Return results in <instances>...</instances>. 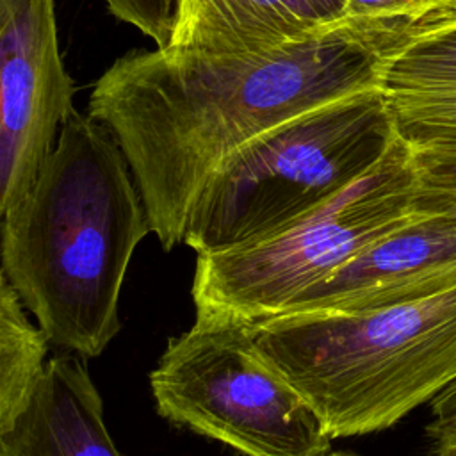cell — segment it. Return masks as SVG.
I'll return each instance as SVG.
<instances>
[{
  "label": "cell",
  "instance_id": "6da1fadb",
  "mask_svg": "<svg viewBox=\"0 0 456 456\" xmlns=\"http://www.w3.org/2000/svg\"><path fill=\"white\" fill-rule=\"evenodd\" d=\"M394 37L344 18L262 53L132 50L96 80L87 114L118 141L151 232L169 251L183 242L196 196L233 153L299 114L378 87Z\"/></svg>",
  "mask_w": 456,
  "mask_h": 456
},
{
  "label": "cell",
  "instance_id": "7a4b0ae2",
  "mask_svg": "<svg viewBox=\"0 0 456 456\" xmlns=\"http://www.w3.org/2000/svg\"><path fill=\"white\" fill-rule=\"evenodd\" d=\"M150 232L118 141L75 110L28 196L2 214L0 274L50 344L94 358L119 333L125 274Z\"/></svg>",
  "mask_w": 456,
  "mask_h": 456
},
{
  "label": "cell",
  "instance_id": "3957f363",
  "mask_svg": "<svg viewBox=\"0 0 456 456\" xmlns=\"http://www.w3.org/2000/svg\"><path fill=\"white\" fill-rule=\"evenodd\" d=\"M262 353L333 438L387 429L456 379V287L390 306L280 314Z\"/></svg>",
  "mask_w": 456,
  "mask_h": 456
},
{
  "label": "cell",
  "instance_id": "277c9868",
  "mask_svg": "<svg viewBox=\"0 0 456 456\" xmlns=\"http://www.w3.org/2000/svg\"><path fill=\"white\" fill-rule=\"evenodd\" d=\"M394 137L378 87L281 123L208 178L187 216L183 244L207 255L283 232L363 176Z\"/></svg>",
  "mask_w": 456,
  "mask_h": 456
},
{
  "label": "cell",
  "instance_id": "5b68a950",
  "mask_svg": "<svg viewBox=\"0 0 456 456\" xmlns=\"http://www.w3.org/2000/svg\"><path fill=\"white\" fill-rule=\"evenodd\" d=\"M157 411L244 456H326L321 419L262 353L255 324L198 312L150 372Z\"/></svg>",
  "mask_w": 456,
  "mask_h": 456
},
{
  "label": "cell",
  "instance_id": "8992f818",
  "mask_svg": "<svg viewBox=\"0 0 456 456\" xmlns=\"http://www.w3.org/2000/svg\"><path fill=\"white\" fill-rule=\"evenodd\" d=\"M415 159L395 135L354 183L283 232L239 248L196 255L192 301L258 322L280 315L306 289L415 216Z\"/></svg>",
  "mask_w": 456,
  "mask_h": 456
},
{
  "label": "cell",
  "instance_id": "52a82bcc",
  "mask_svg": "<svg viewBox=\"0 0 456 456\" xmlns=\"http://www.w3.org/2000/svg\"><path fill=\"white\" fill-rule=\"evenodd\" d=\"M55 0H0V214L21 203L77 110Z\"/></svg>",
  "mask_w": 456,
  "mask_h": 456
},
{
  "label": "cell",
  "instance_id": "ba28073f",
  "mask_svg": "<svg viewBox=\"0 0 456 456\" xmlns=\"http://www.w3.org/2000/svg\"><path fill=\"white\" fill-rule=\"evenodd\" d=\"M456 287V226L417 214L299 294L285 312H360Z\"/></svg>",
  "mask_w": 456,
  "mask_h": 456
},
{
  "label": "cell",
  "instance_id": "9c48e42d",
  "mask_svg": "<svg viewBox=\"0 0 456 456\" xmlns=\"http://www.w3.org/2000/svg\"><path fill=\"white\" fill-rule=\"evenodd\" d=\"M378 89L415 157L456 160V11L410 27L381 52Z\"/></svg>",
  "mask_w": 456,
  "mask_h": 456
},
{
  "label": "cell",
  "instance_id": "30bf717a",
  "mask_svg": "<svg viewBox=\"0 0 456 456\" xmlns=\"http://www.w3.org/2000/svg\"><path fill=\"white\" fill-rule=\"evenodd\" d=\"M0 456H123L80 354L48 360L28 406L0 433Z\"/></svg>",
  "mask_w": 456,
  "mask_h": 456
},
{
  "label": "cell",
  "instance_id": "8fae6325",
  "mask_svg": "<svg viewBox=\"0 0 456 456\" xmlns=\"http://www.w3.org/2000/svg\"><path fill=\"white\" fill-rule=\"evenodd\" d=\"M326 25L308 0H178L171 41L162 50L262 53L299 43Z\"/></svg>",
  "mask_w": 456,
  "mask_h": 456
},
{
  "label": "cell",
  "instance_id": "7c38bea8",
  "mask_svg": "<svg viewBox=\"0 0 456 456\" xmlns=\"http://www.w3.org/2000/svg\"><path fill=\"white\" fill-rule=\"evenodd\" d=\"M48 338L27 317L14 287L0 274V433L25 411L48 362Z\"/></svg>",
  "mask_w": 456,
  "mask_h": 456
},
{
  "label": "cell",
  "instance_id": "4fadbf2b",
  "mask_svg": "<svg viewBox=\"0 0 456 456\" xmlns=\"http://www.w3.org/2000/svg\"><path fill=\"white\" fill-rule=\"evenodd\" d=\"M454 11L456 0H346L344 18L403 34L413 25Z\"/></svg>",
  "mask_w": 456,
  "mask_h": 456
},
{
  "label": "cell",
  "instance_id": "5bb4252c",
  "mask_svg": "<svg viewBox=\"0 0 456 456\" xmlns=\"http://www.w3.org/2000/svg\"><path fill=\"white\" fill-rule=\"evenodd\" d=\"M413 210L456 226V160L415 157Z\"/></svg>",
  "mask_w": 456,
  "mask_h": 456
},
{
  "label": "cell",
  "instance_id": "9a60e30c",
  "mask_svg": "<svg viewBox=\"0 0 456 456\" xmlns=\"http://www.w3.org/2000/svg\"><path fill=\"white\" fill-rule=\"evenodd\" d=\"M105 4L118 20L142 32L157 48L169 45L178 0H105Z\"/></svg>",
  "mask_w": 456,
  "mask_h": 456
},
{
  "label": "cell",
  "instance_id": "2e32d148",
  "mask_svg": "<svg viewBox=\"0 0 456 456\" xmlns=\"http://www.w3.org/2000/svg\"><path fill=\"white\" fill-rule=\"evenodd\" d=\"M426 435L428 456H456V379L444 387L431 401Z\"/></svg>",
  "mask_w": 456,
  "mask_h": 456
},
{
  "label": "cell",
  "instance_id": "e0dca14e",
  "mask_svg": "<svg viewBox=\"0 0 456 456\" xmlns=\"http://www.w3.org/2000/svg\"><path fill=\"white\" fill-rule=\"evenodd\" d=\"M308 2L324 23H337L344 20L346 0H308Z\"/></svg>",
  "mask_w": 456,
  "mask_h": 456
},
{
  "label": "cell",
  "instance_id": "ac0fdd59",
  "mask_svg": "<svg viewBox=\"0 0 456 456\" xmlns=\"http://www.w3.org/2000/svg\"><path fill=\"white\" fill-rule=\"evenodd\" d=\"M326 456H354L351 452H331V454H326Z\"/></svg>",
  "mask_w": 456,
  "mask_h": 456
},
{
  "label": "cell",
  "instance_id": "d6986e66",
  "mask_svg": "<svg viewBox=\"0 0 456 456\" xmlns=\"http://www.w3.org/2000/svg\"><path fill=\"white\" fill-rule=\"evenodd\" d=\"M424 456H428V454H424Z\"/></svg>",
  "mask_w": 456,
  "mask_h": 456
}]
</instances>
